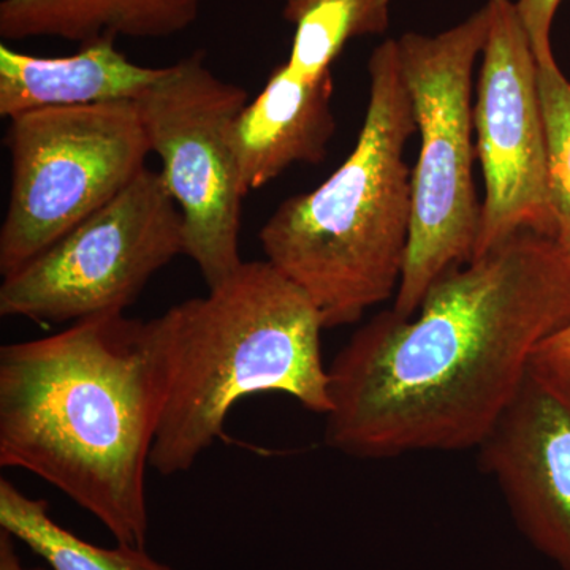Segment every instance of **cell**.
<instances>
[{
	"label": "cell",
	"instance_id": "6da1fadb",
	"mask_svg": "<svg viewBox=\"0 0 570 570\" xmlns=\"http://www.w3.org/2000/svg\"><path fill=\"white\" fill-rule=\"evenodd\" d=\"M569 324L570 257L523 228L439 277L414 316L356 330L326 367V444L362 460L479 449Z\"/></svg>",
	"mask_w": 570,
	"mask_h": 570
},
{
	"label": "cell",
	"instance_id": "7a4b0ae2",
	"mask_svg": "<svg viewBox=\"0 0 570 570\" xmlns=\"http://www.w3.org/2000/svg\"><path fill=\"white\" fill-rule=\"evenodd\" d=\"M165 395L148 321L104 314L0 347V464L88 510L116 542L146 549V468Z\"/></svg>",
	"mask_w": 570,
	"mask_h": 570
},
{
	"label": "cell",
	"instance_id": "3957f363",
	"mask_svg": "<svg viewBox=\"0 0 570 570\" xmlns=\"http://www.w3.org/2000/svg\"><path fill=\"white\" fill-rule=\"evenodd\" d=\"M164 371V406L149 466L189 471L224 436L246 396L281 393L307 411L330 412L325 330L309 296L269 262H243L208 295L148 321Z\"/></svg>",
	"mask_w": 570,
	"mask_h": 570
},
{
	"label": "cell",
	"instance_id": "277c9868",
	"mask_svg": "<svg viewBox=\"0 0 570 570\" xmlns=\"http://www.w3.org/2000/svg\"><path fill=\"white\" fill-rule=\"evenodd\" d=\"M370 77L354 151L316 189L284 200L258 234L266 262L309 296L325 330L387 302L406 262L412 171L404 151L417 121L396 40L373 51Z\"/></svg>",
	"mask_w": 570,
	"mask_h": 570
},
{
	"label": "cell",
	"instance_id": "5b68a950",
	"mask_svg": "<svg viewBox=\"0 0 570 570\" xmlns=\"http://www.w3.org/2000/svg\"><path fill=\"white\" fill-rule=\"evenodd\" d=\"M489 24L485 6L438 36L409 32L396 40L420 132L411 236L393 305L403 317L414 316L431 285L474 254L482 204L472 181V71Z\"/></svg>",
	"mask_w": 570,
	"mask_h": 570
},
{
	"label": "cell",
	"instance_id": "8992f818",
	"mask_svg": "<svg viewBox=\"0 0 570 570\" xmlns=\"http://www.w3.org/2000/svg\"><path fill=\"white\" fill-rule=\"evenodd\" d=\"M9 121L11 190L0 228L2 277L110 204L145 170L153 153L137 102L45 108Z\"/></svg>",
	"mask_w": 570,
	"mask_h": 570
},
{
	"label": "cell",
	"instance_id": "52a82bcc",
	"mask_svg": "<svg viewBox=\"0 0 570 570\" xmlns=\"http://www.w3.org/2000/svg\"><path fill=\"white\" fill-rule=\"evenodd\" d=\"M183 214L146 167L118 197L3 277L0 316L40 324L122 314L151 277L184 255Z\"/></svg>",
	"mask_w": 570,
	"mask_h": 570
},
{
	"label": "cell",
	"instance_id": "ba28073f",
	"mask_svg": "<svg viewBox=\"0 0 570 570\" xmlns=\"http://www.w3.org/2000/svg\"><path fill=\"white\" fill-rule=\"evenodd\" d=\"M249 102L246 89L217 78L197 51L165 67L138 100L168 193L183 214L184 255L208 288L243 265V194L225 140L228 122Z\"/></svg>",
	"mask_w": 570,
	"mask_h": 570
},
{
	"label": "cell",
	"instance_id": "9c48e42d",
	"mask_svg": "<svg viewBox=\"0 0 570 570\" xmlns=\"http://www.w3.org/2000/svg\"><path fill=\"white\" fill-rule=\"evenodd\" d=\"M474 104L475 151L485 200L471 261L523 228L557 235L547 175L539 62L512 0H489Z\"/></svg>",
	"mask_w": 570,
	"mask_h": 570
},
{
	"label": "cell",
	"instance_id": "30bf717a",
	"mask_svg": "<svg viewBox=\"0 0 570 570\" xmlns=\"http://www.w3.org/2000/svg\"><path fill=\"white\" fill-rule=\"evenodd\" d=\"M479 455L521 534L570 570V370L532 358Z\"/></svg>",
	"mask_w": 570,
	"mask_h": 570
},
{
	"label": "cell",
	"instance_id": "8fae6325",
	"mask_svg": "<svg viewBox=\"0 0 570 570\" xmlns=\"http://www.w3.org/2000/svg\"><path fill=\"white\" fill-rule=\"evenodd\" d=\"M332 73L307 80L276 67L265 88L228 122L225 140L243 194L261 189L294 164L318 165L336 132Z\"/></svg>",
	"mask_w": 570,
	"mask_h": 570
},
{
	"label": "cell",
	"instance_id": "7c38bea8",
	"mask_svg": "<svg viewBox=\"0 0 570 570\" xmlns=\"http://www.w3.org/2000/svg\"><path fill=\"white\" fill-rule=\"evenodd\" d=\"M115 40L89 41L62 58H40L0 45V116L11 119L45 108L138 102L165 67L129 61Z\"/></svg>",
	"mask_w": 570,
	"mask_h": 570
},
{
	"label": "cell",
	"instance_id": "4fadbf2b",
	"mask_svg": "<svg viewBox=\"0 0 570 570\" xmlns=\"http://www.w3.org/2000/svg\"><path fill=\"white\" fill-rule=\"evenodd\" d=\"M204 0H2L0 37L167 39L194 24Z\"/></svg>",
	"mask_w": 570,
	"mask_h": 570
},
{
	"label": "cell",
	"instance_id": "5bb4252c",
	"mask_svg": "<svg viewBox=\"0 0 570 570\" xmlns=\"http://www.w3.org/2000/svg\"><path fill=\"white\" fill-rule=\"evenodd\" d=\"M0 530L28 546L52 570H176L154 560L146 549L94 546L56 523L43 499L29 498L9 479H0Z\"/></svg>",
	"mask_w": 570,
	"mask_h": 570
},
{
	"label": "cell",
	"instance_id": "9a60e30c",
	"mask_svg": "<svg viewBox=\"0 0 570 570\" xmlns=\"http://www.w3.org/2000/svg\"><path fill=\"white\" fill-rule=\"evenodd\" d=\"M283 14L295 26L288 70L317 80L348 41L387 31L390 0H285Z\"/></svg>",
	"mask_w": 570,
	"mask_h": 570
},
{
	"label": "cell",
	"instance_id": "2e32d148",
	"mask_svg": "<svg viewBox=\"0 0 570 570\" xmlns=\"http://www.w3.org/2000/svg\"><path fill=\"white\" fill-rule=\"evenodd\" d=\"M539 96L547 141V175L557 239L570 257V81L557 62L539 66Z\"/></svg>",
	"mask_w": 570,
	"mask_h": 570
},
{
	"label": "cell",
	"instance_id": "e0dca14e",
	"mask_svg": "<svg viewBox=\"0 0 570 570\" xmlns=\"http://www.w3.org/2000/svg\"><path fill=\"white\" fill-rule=\"evenodd\" d=\"M562 0H519L517 10L527 29L539 66L557 62L551 50V26Z\"/></svg>",
	"mask_w": 570,
	"mask_h": 570
},
{
	"label": "cell",
	"instance_id": "ac0fdd59",
	"mask_svg": "<svg viewBox=\"0 0 570 570\" xmlns=\"http://www.w3.org/2000/svg\"><path fill=\"white\" fill-rule=\"evenodd\" d=\"M534 360L550 366L570 370V324L540 343L535 348Z\"/></svg>",
	"mask_w": 570,
	"mask_h": 570
},
{
	"label": "cell",
	"instance_id": "d6986e66",
	"mask_svg": "<svg viewBox=\"0 0 570 570\" xmlns=\"http://www.w3.org/2000/svg\"><path fill=\"white\" fill-rule=\"evenodd\" d=\"M17 539L10 532L0 530V570H45L41 568H26L18 557Z\"/></svg>",
	"mask_w": 570,
	"mask_h": 570
}]
</instances>
